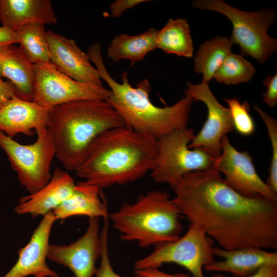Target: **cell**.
I'll return each instance as SVG.
<instances>
[{"instance_id":"1","label":"cell","mask_w":277,"mask_h":277,"mask_svg":"<svg viewBox=\"0 0 277 277\" xmlns=\"http://www.w3.org/2000/svg\"><path fill=\"white\" fill-rule=\"evenodd\" d=\"M172 189L180 214L222 248L277 249V201L240 194L213 168L185 174Z\"/></svg>"},{"instance_id":"2","label":"cell","mask_w":277,"mask_h":277,"mask_svg":"<svg viewBox=\"0 0 277 277\" xmlns=\"http://www.w3.org/2000/svg\"><path fill=\"white\" fill-rule=\"evenodd\" d=\"M157 138L125 126L109 129L91 144L76 175L100 188L133 182L153 168Z\"/></svg>"},{"instance_id":"3","label":"cell","mask_w":277,"mask_h":277,"mask_svg":"<svg viewBox=\"0 0 277 277\" xmlns=\"http://www.w3.org/2000/svg\"><path fill=\"white\" fill-rule=\"evenodd\" d=\"M87 54L110 88L111 94L106 102L120 115L126 126L157 139L187 127L194 101L191 97L185 95L172 106L157 107L149 99L151 86L147 80L133 88L128 82L127 71L122 75V83L112 78L104 64L99 43L90 46Z\"/></svg>"},{"instance_id":"4","label":"cell","mask_w":277,"mask_h":277,"mask_svg":"<svg viewBox=\"0 0 277 277\" xmlns=\"http://www.w3.org/2000/svg\"><path fill=\"white\" fill-rule=\"evenodd\" d=\"M126 124L106 101L78 100L49 109L47 129L55 156L67 170L74 171L92 142L103 132Z\"/></svg>"},{"instance_id":"5","label":"cell","mask_w":277,"mask_h":277,"mask_svg":"<svg viewBox=\"0 0 277 277\" xmlns=\"http://www.w3.org/2000/svg\"><path fill=\"white\" fill-rule=\"evenodd\" d=\"M180 214L167 191L154 190L123 204L108 216L121 240L147 247L178 239L183 229Z\"/></svg>"},{"instance_id":"6","label":"cell","mask_w":277,"mask_h":277,"mask_svg":"<svg viewBox=\"0 0 277 277\" xmlns=\"http://www.w3.org/2000/svg\"><path fill=\"white\" fill-rule=\"evenodd\" d=\"M195 9L219 12L226 16L233 26L230 40L238 45L241 52L264 64L277 50V41L268 34V29L275 22V10L262 9L246 11L233 7L222 0H194Z\"/></svg>"},{"instance_id":"7","label":"cell","mask_w":277,"mask_h":277,"mask_svg":"<svg viewBox=\"0 0 277 277\" xmlns=\"http://www.w3.org/2000/svg\"><path fill=\"white\" fill-rule=\"evenodd\" d=\"M194 135L193 129L185 127L157 139V157L151 171L155 182L167 184L172 188L189 172L213 168L214 160L203 149L188 148Z\"/></svg>"},{"instance_id":"8","label":"cell","mask_w":277,"mask_h":277,"mask_svg":"<svg viewBox=\"0 0 277 277\" xmlns=\"http://www.w3.org/2000/svg\"><path fill=\"white\" fill-rule=\"evenodd\" d=\"M213 241L198 226L189 224L186 233L175 241L158 244L148 255L137 260L134 270L159 268L175 263L188 270L192 277H205L203 269L215 260Z\"/></svg>"},{"instance_id":"9","label":"cell","mask_w":277,"mask_h":277,"mask_svg":"<svg viewBox=\"0 0 277 277\" xmlns=\"http://www.w3.org/2000/svg\"><path fill=\"white\" fill-rule=\"evenodd\" d=\"M37 135L34 143L23 145L0 131V147L7 155L19 183L30 194L42 188L51 179L50 167L55 155L47 129Z\"/></svg>"},{"instance_id":"10","label":"cell","mask_w":277,"mask_h":277,"mask_svg":"<svg viewBox=\"0 0 277 277\" xmlns=\"http://www.w3.org/2000/svg\"><path fill=\"white\" fill-rule=\"evenodd\" d=\"M34 101L48 109L82 100L107 101L110 89L77 82L59 71L52 64L34 65Z\"/></svg>"},{"instance_id":"11","label":"cell","mask_w":277,"mask_h":277,"mask_svg":"<svg viewBox=\"0 0 277 277\" xmlns=\"http://www.w3.org/2000/svg\"><path fill=\"white\" fill-rule=\"evenodd\" d=\"M213 169L222 172L226 183L240 194L251 197L262 196L277 201V193L260 177L249 153L247 151L237 150L227 135L222 139L221 155L214 160Z\"/></svg>"},{"instance_id":"12","label":"cell","mask_w":277,"mask_h":277,"mask_svg":"<svg viewBox=\"0 0 277 277\" xmlns=\"http://www.w3.org/2000/svg\"><path fill=\"white\" fill-rule=\"evenodd\" d=\"M185 95L193 101L203 102L207 108V118L200 132L189 143V149L202 148L213 160L221 153V141L225 135L233 129L229 108L220 104L209 88L208 84L202 82L193 84L187 82Z\"/></svg>"},{"instance_id":"13","label":"cell","mask_w":277,"mask_h":277,"mask_svg":"<svg viewBox=\"0 0 277 277\" xmlns=\"http://www.w3.org/2000/svg\"><path fill=\"white\" fill-rule=\"evenodd\" d=\"M98 219L89 218L85 233L70 244H50L47 258L69 268L75 277L95 276L102 251Z\"/></svg>"},{"instance_id":"14","label":"cell","mask_w":277,"mask_h":277,"mask_svg":"<svg viewBox=\"0 0 277 277\" xmlns=\"http://www.w3.org/2000/svg\"><path fill=\"white\" fill-rule=\"evenodd\" d=\"M46 36L50 61L57 70L77 82L103 86L98 71L74 40L51 30L46 31Z\"/></svg>"},{"instance_id":"15","label":"cell","mask_w":277,"mask_h":277,"mask_svg":"<svg viewBox=\"0 0 277 277\" xmlns=\"http://www.w3.org/2000/svg\"><path fill=\"white\" fill-rule=\"evenodd\" d=\"M54 222L52 211L43 216L28 243L18 251L16 263L2 277H25L39 274L47 277H60L46 263L49 237Z\"/></svg>"},{"instance_id":"16","label":"cell","mask_w":277,"mask_h":277,"mask_svg":"<svg viewBox=\"0 0 277 277\" xmlns=\"http://www.w3.org/2000/svg\"><path fill=\"white\" fill-rule=\"evenodd\" d=\"M49 109L34 101L15 96L0 107V131L12 137L18 133L28 136L47 129Z\"/></svg>"},{"instance_id":"17","label":"cell","mask_w":277,"mask_h":277,"mask_svg":"<svg viewBox=\"0 0 277 277\" xmlns=\"http://www.w3.org/2000/svg\"><path fill=\"white\" fill-rule=\"evenodd\" d=\"M75 185L74 179L67 171L56 167L51 179L44 187L19 199L14 211L18 215L29 214L34 217L44 216L67 199Z\"/></svg>"},{"instance_id":"18","label":"cell","mask_w":277,"mask_h":277,"mask_svg":"<svg viewBox=\"0 0 277 277\" xmlns=\"http://www.w3.org/2000/svg\"><path fill=\"white\" fill-rule=\"evenodd\" d=\"M213 253L223 259L204 269L209 272L231 273L234 277H249L266 265H277V252L259 247H246L232 250L213 248Z\"/></svg>"},{"instance_id":"19","label":"cell","mask_w":277,"mask_h":277,"mask_svg":"<svg viewBox=\"0 0 277 277\" xmlns=\"http://www.w3.org/2000/svg\"><path fill=\"white\" fill-rule=\"evenodd\" d=\"M0 77L9 80L18 97L34 101V65L15 44L0 46Z\"/></svg>"},{"instance_id":"20","label":"cell","mask_w":277,"mask_h":277,"mask_svg":"<svg viewBox=\"0 0 277 277\" xmlns=\"http://www.w3.org/2000/svg\"><path fill=\"white\" fill-rule=\"evenodd\" d=\"M0 22L13 32L31 23L55 24L57 18L49 0H0Z\"/></svg>"},{"instance_id":"21","label":"cell","mask_w":277,"mask_h":277,"mask_svg":"<svg viewBox=\"0 0 277 277\" xmlns=\"http://www.w3.org/2000/svg\"><path fill=\"white\" fill-rule=\"evenodd\" d=\"M101 189L84 181L76 183L72 193L52 211L55 221L75 215L103 219L108 216L107 204Z\"/></svg>"},{"instance_id":"22","label":"cell","mask_w":277,"mask_h":277,"mask_svg":"<svg viewBox=\"0 0 277 277\" xmlns=\"http://www.w3.org/2000/svg\"><path fill=\"white\" fill-rule=\"evenodd\" d=\"M157 32L156 29L149 28L137 35H117L108 48V56L116 62L124 59L132 63L142 61L147 54L157 48Z\"/></svg>"},{"instance_id":"23","label":"cell","mask_w":277,"mask_h":277,"mask_svg":"<svg viewBox=\"0 0 277 277\" xmlns=\"http://www.w3.org/2000/svg\"><path fill=\"white\" fill-rule=\"evenodd\" d=\"M232 44L227 36H216L200 46L194 59V70L203 75L202 82L208 84L227 56Z\"/></svg>"},{"instance_id":"24","label":"cell","mask_w":277,"mask_h":277,"mask_svg":"<svg viewBox=\"0 0 277 277\" xmlns=\"http://www.w3.org/2000/svg\"><path fill=\"white\" fill-rule=\"evenodd\" d=\"M156 47L166 53L191 57L194 47L185 18L169 19L156 35Z\"/></svg>"},{"instance_id":"25","label":"cell","mask_w":277,"mask_h":277,"mask_svg":"<svg viewBox=\"0 0 277 277\" xmlns=\"http://www.w3.org/2000/svg\"><path fill=\"white\" fill-rule=\"evenodd\" d=\"M13 32L16 35L19 47L32 64L51 63L44 25L28 23L19 27Z\"/></svg>"},{"instance_id":"26","label":"cell","mask_w":277,"mask_h":277,"mask_svg":"<svg viewBox=\"0 0 277 277\" xmlns=\"http://www.w3.org/2000/svg\"><path fill=\"white\" fill-rule=\"evenodd\" d=\"M256 70L242 55L230 53L219 67L213 78L225 85H236L249 81Z\"/></svg>"},{"instance_id":"27","label":"cell","mask_w":277,"mask_h":277,"mask_svg":"<svg viewBox=\"0 0 277 277\" xmlns=\"http://www.w3.org/2000/svg\"><path fill=\"white\" fill-rule=\"evenodd\" d=\"M232 119L233 128L239 134L248 136L255 131V125L249 112L250 107L248 101L241 103L235 98H226Z\"/></svg>"},{"instance_id":"28","label":"cell","mask_w":277,"mask_h":277,"mask_svg":"<svg viewBox=\"0 0 277 277\" xmlns=\"http://www.w3.org/2000/svg\"><path fill=\"white\" fill-rule=\"evenodd\" d=\"M253 108L266 126L271 145L272 155L269 168V175L266 183L272 191L277 193V121L257 105L254 104Z\"/></svg>"},{"instance_id":"29","label":"cell","mask_w":277,"mask_h":277,"mask_svg":"<svg viewBox=\"0 0 277 277\" xmlns=\"http://www.w3.org/2000/svg\"><path fill=\"white\" fill-rule=\"evenodd\" d=\"M109 228V217L104 218V226L100 233L102 240V251L100 256V264L95 274V277H124L115 272L112 268L108 245ZM132 277H143L136 274Z\"/></svg>"},{"instance_id":"30","label":"cell","mask_w":277,"mask_h":277,"mask_svg":"<svg viewBox=\"0 0 277 277\" xmlns=\"http://www.w3.org/2000/svg\"><path fill=\"white\" fill-rule=\"evenodd\" d=\"M267 88V91L262 93L264 102L270 107H273L277 104V74L273 76L268 75L262 81Z\"/></svg>"},{"instance_id":"31","label":"cell","mask_w":277,"mask_h":277,"mask_svg":"<svg viewBox=\"0 0 277 277\" xmlns=\"http://www.w3.org/2000/svg\"><path fill=\"white\" fill-rule=\"evenodd\" d=\"M146 0H117L110 4L111 11V15L113 17H118L127 9L145 2Z\"/></svg>"},{"instance_id":"32","label":"cell","mask_w":277,"mask_h":277,"mask_svg":"<svg viewBox=\"0 0 277 277\" xmlns=\"http://www.w3.org/2000/svg\"><path fill=\"white\" fill-rule=\"evenodd\" d=\"M134 273L143 277H192L190 274L182 273H168L160 270L159 268L136 270Z\"/></svg>"},{"instance_id":"33","label":"cell","mask_w":277,"mask_h":277,"mask_svg":"<svg viewBox=\"0 0 277 277\" xmlns=\"http://www.w3.org/2000/svg\"><path fill=\"white\" fill-rule=\"evenodd\" d=\"M15 96L17 97L13 85L9 81H3L0 77V107Z\"/></svg>"},{"instance_id":"34","label":"cell","mask_w":277,"mask_h":277,"mask_svg":"<svg viewBox=\"0 0 277 277\" xmlns=\"http://www.w3.org/2000/svg\"><path fill=\"white\" fill-rule=\"evenodd\" d=\"M212 277H229L221 273L214 274ZM249 277H277V265H266L259 269Z\"/></svg>"},{"instance_id":"35","label":"cell","mask_w":277,"mask_h":277,"mask_svg":"<svg viewBox=\"0 0 277 277\" xmlns=\"http://www.w3.org/2000/svg\"><path fill=\"white\" fill-rule=\"evenodd\" d=\"M18 43L16 34L9 29L0 27V46Z\"/></svg>"},{"instance_id":"36","label":"cell","mask_w":277,"mask_h":277,"mask_svg":"<svg viewBox=\"0 0 277 277\" xmlns=\"http://www.w3.org/2000/svg\"><path fill=\"white\" fill-rule=\"evenodd\" d=\"M34 277H47L46 275L43 274H39L37 275L34 276Z\"/></svg>"}]
</instances>
